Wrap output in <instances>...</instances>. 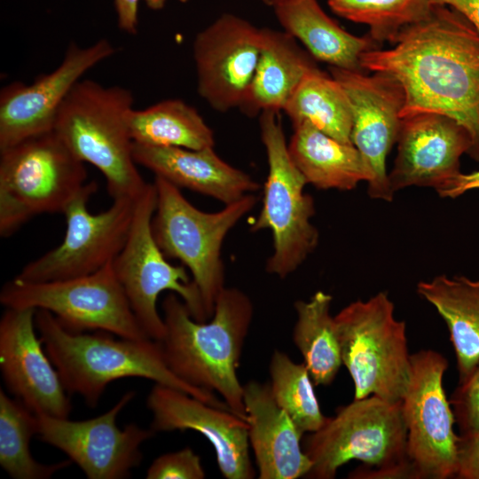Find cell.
I'll return each instance as SVG.
<instances>
[{
	"label": "cell",
	"mask_w": 479,
	"mask_h": 479,
	"mask_svg": "<svg viewBox=\"0 0 479 479\" xmlns=\"http://www.w3.org/2000/svg\"><path fill=\"white\" fill-rule=\"evenodd\" d=\"M137 165L178 188L214 198L224 205L257 192L261 185L250 175L220 158L214 147L188 149L133 143Z\"/></svg>",
	"instance_id": "cell-22"
},
{
	"label": "cell",
	"mask_w": 479,
	"mask_h": 479,
	"mask_svg": "<svg viewBox=\"0 0 479 479\" xmlns=\"http://www.w3.org/2000/svg\"><path fill=\"white\" fill-rule=\"evenodd\" d=\"M261 1H263L264 4L268 5H271L274 7L275 5L281 4L285 2L286 0H261Z\"/></svg>",
	"instance_id": "cell-40"
},
{
	"label": "cell",
	"mask_w": 479,
	"mask_h": 479,
	"mask_svg": "<svg viewBox=\"0 0 479 479\" xmlns=\"http://www.w3.org/2000/svg\"><path fill=\"white\" fill-rule=\"evenodd\" d=\"M262 44V28L224 13L199 32L192 56L200 96L216 111L240 107L253 81Z\"/></svg>",
	"instance_id": "cell-17"
},
{
	"label": "cell",
	"mask_w": 479,
	"mask_h": 479,
	"mask_svg": "<svg viewBox=\"0 0 479 479\" xmlns=\"http://www.w3.org/2000/svg\"><path fill=\"white\" fill-rule=\"evenodd\" d=\"M248 441L260 479L305 477L312 463L301 445L302 434L275 401L270 383L243 384Z\"/></svg>",
	"instance_id": "cell-21"
},
{
	"label": "cell",
	"mask_w": 479,
	"mask_h": 479,
	"mask_svg": "<svg viewBox=\"0 0 479 479\" xmlns=\"http://www.w3.org/2000/svg\"><path fill=\"white\" fill-rule=\"evenodd\" d=\"M143 1L146 4V5L150 9L156 11V10H161L164 6L167 0H143ZM179 1L182 3L186 2V0H179Z\"/></svg>",
	"instance_id": "cell-39"
},
{
	"label": "cell",
	"mask_w": 479,
	"mask_h": 479,
	"mask_svg": "<svg viewBox=\"0 0 479 479\" xmlns=\"http://www.w3.org/2000/svg\"><path fill=\"white\" fill-rule=\"evenodd\" d=\"M450 404L461 434L479 432V363L459 381Z\"/></svg>",
	"instance_id": "cell-33"
},
{
	"label": "cell",
	"mask_w": 479,
	"mask_h": 479,
	"mask_svg": "<svg viewBox=\"0 0 479 479\" xmlns=\"http://www.w3.org/2000/svg\"><path fill=\"white\" fill-rule=\"evenodd\" d=\"M98 185L86 183L62 214V242L27 263L16 276L29 282H47L94 273L112 263L123 247L132 224L137 200L116 199L106 210L92 214L87 204Z\"/></svg>",
	"instance_id": "cell-12"
},
{
	"label": "cell",
	"mask_w": 479,
	"mask_h": 479,
	"mask_svg": "<svg viewBox=\"0 0 479 479\" xmlns=\"http://www.w3.org/2000/svg\"><path fill=\"white\" fill-rule=\"evenodd\" d=\"M35 309L5 308L0 319V369L12 396L35 413L68 418L72 404L35 326Z\"/></svg>",
	"instance_id": "cell-18"
},
{
	"label": "cell",
	"mask_w": 479,
	"mask_h": 479,
	"mask_svg": "<svg viewBox=\"0 0 479 479\" xmlns=\"http://www.w3.org/2000/svg\"><path fill=\"white\" fill-rule=\"evenodd\" d=\"M135 396L127 391L106 412L83 420L35 413V436L64 452L88 479L128 478L142 462V444L155 434L135 423L118 427L119 413Z\"/></svg>",
	"instance_id": "cell-14"
},
{
	"label": "cell",
	"mask_w": 479,
	"mask_h": 479,
	"mask_svg": "<svg viewBox=\"0 0 479 479\" xmlns=\"http://www.w3.org/2000/svg\"><path fill=\"white\" fill-rule=\"evenodd\" d=\"M479 189V170L468 174L460 173L445 186L437 191L444 198H456L466 192Z\"/></svg>",
	"instance_id": "cell-37"
},
{
	"label": "cell",
	"mask_w": 479,
	"mask_h": 479,
	"mask_svg": "<svg viewBox=\"0 0 479 479\" xmlns=\"http://www.w3.org/2000/svg\"><path fill=\"white\" fill-rule=\"evenodd\" d=\"M337 15L369 27L377 43H393L408 25L425 19L432 5L428 0H327Z\"/></svg>",
	"instance_id": "cell-32"
},
{
	"label": "cell",
	"mask_w": 479,
	"mask_h": 479,
	"mask_svg": "<svg viewBox=\"0 0 479 479\" xmlns=\"http://www.w3.org/2000/svg\"><path fill=\"white\" fill-rule=\"evenodd\" d=\"M313 59L285 30L263 27L258 64L240 109L249 116L283 111L303 78L319 69Z\"/></svg>",
	"instance_id": "cell-23"
},
{
	"label": "cell",
	"mask_w": 479,
	"mask_h": 479,
	"mask_svg": "<svg viewBox=\"0 0 479 479\" xmlns=\"http://www.w3.org/2000/svg\"><path fill=\"white\" fill-rule=\"evenodd\" d=\"M131 91L82 79L61 105L53 130L82 162L105 177L113 200H137L148 183L133 157L129 117Z\"/></svg>",
	"instance_id": "cell-5"
},
{
	"label": "cell",
	"mask_w": 479,
	"mask_h": 479,
	"mask_svg": "<svg viewBox=\"0 0 479 479\" xmlns=\"http://www.w3.org/2000/svg\"><path fill=\"white\" fill-rule=\"evenodd\" d=\"M293 126L308 122L345 144H352V111L341 83L320 69L307 75L284 110Z\"/></svg>",
	"instance_id": "cell-29"
},
{
	"label": "cell",
	"mask_w": 479,
	"mask_h": 479,
	"mask_svg": "<svg viewBox=\"0 0 479 479\" xmlns=\"http://www.w3.org/2000/svg\"><path fill=\"white\" fill-rule=\"evenodd\" d=\"M447 359L432 349L411 355V375L402 399L407 455L415 479H447L458 471L459 436L443 379Z\"/></svg>",
	"instance_id": "cell-13"
},
{
	"label": "cell",
	"mask_w": 479,
	"mask_h": 479,
	"mask_svg": "<svg viewBox=\"0 0 479 479\" xmlns=\"http://www.w3.org/2000/svg\"><path fill=\"white\" fill-rule=\"evenodd\" d=\"M0 302L4 308L48 310L71 332L150 339L130 308L113 262L94 273L61 280L29 282L15 277L3 286Z\"/></svg>",
	"instance_id": "cell-11"
},
{
	"label": "cell",
	"mask_w": 479,
	"mask_h": 479,
	"mask_svg": "<svg viewBox=\"0 0 479 479\" xmlns=\"http://www.w3.org/2000/svg\"><path fill=\"white\" fill-rule=\"evenodd\" d=\"M200 457L190 447L157 457L145 473L146 479H203Z\"/></svg>",
	"instance_id": "cell-34"
},
{
	"label": "cell",
	"mask_w": 479,
	"mask_h": 479,
	"mask_svg": "<svg viewBox=\"0 0 479 479\" xmlns=\"http://www.w3.org/2000/svg\"><path fill=\"white\" fill-rule=\"evenodd\" d=\"M273 8L284 30L300 41L314 59L333 67L363 71L362 54L378 48L369 35L357 36L343 29L317 0H286Z\"/></svg>",
	"instance_id": "cell-24"
},
{
	"label": "cell",
	"mask_w": 479,
	"mask_h": 479,
	"mask_svg": "<svg viewBox=\"0 0 479 479\" xmlns=\"http://www.w3.org/2000/svg\"><path fill=\"white\" fill-rule=\"evenodd\" d=\"M156 208L152 218L155 241L167 258L179 260L198 287L208 319L225 287L221 248L229 232L255 208L248 193L216 212H204L188 201L180 188L154 177Z\"/></svg>",
	"instance_id": "cell-6"
},
{
	"label": "cell",
	"mask_w": 479,
	"mask_h": 479,
	"mask_svg": "<svg viewBox=\"0 0 479 479\" xmlns=\"http://www.w3.org/2000/svg\"><path fill=\"white\" fill-rule=\"evenodd\" d=\"M156 188L148 183L136 200L126 242L113 267L130 308L145 334L160 342L165 334L163 318L157 309L161 293L170 291L185 302L192 317L208 321L200 294L184 265H173L161 250L152 232Z\"/></svg>",
	"instance_id": "cell-10"
},
{
	"label": "cell",
	"mask_w": 479,
	"mask_h": 479,
	"mask_svg": "<svg viewBox=\"0 0 479 479\" xmlns=\"http://www.w3.org/2000/svg\"><path fill=\"white\" fill-rule=\"evenodd\" d=\"M342 365L355 387L354 399L370 396L402 402L411 375L406 325L394 315L387 292L357 300L334 316Z\"/></svg>",
	"instance_id": "cell-8"
},
{
	"label": "cell",
	"mask_w": 479,
	"mask_h": 479,
	"mask_svg": "<svg viewBox=\"0 0 479 479\" xmlns=\"http://www.w3.org/2000/svg\"><path fill=\"white\" fill-rule=\"evenodd\" d=\"M36 435L35 413L0 389V465L14 479H48L71 460L43 464L34 459L29 443Z\"/></svg>",
	"instance_id": "cell-30"
},
{
	"label": "cell",
	"mask_w": 479,
	"mask_h": 479,
	"mask_svg": "<svg viewBox=\"0 0 479 479\" xmlns=\"http://www.w3.org/2000/svg\"><path fill=\"white\" fill-rule=\"evenodd\" d=\"M303 451L312 463L307 478L333 479L354 459L368 468L353 472L352 478L415 479L401 402L375 396L354 399L306 437Z\"/></svg>",
	"instance_id": "cell-4"
},
{
	"label": "cell",
	"mask_w": 479,
	"mask_h": 479,
	"mask_svg": "<svg viewBox=\"0 0 479 479\" xmlns=\"http://www.w3.org/2000/svg\"><path fill=\"white\" fill-rule=\"evenodd\" d=\"M459 437L456 477L479 479V432L461 434Z\"/></svg>",
	"instance_id": "cell-35"
},
{
	"label": "cell",
	"mask_w": 479,
	"mask_h": 479,
	"mask_svg": "<svg viewBox=\"0 0 479 479\" xmlns=\"http://www.w3.org/2000/svg\"><path fill=\"white\" fill-rule=\"evenodd\" d=\"M278 113L263 111L259 118L268 174L262 208L250 231H271L272 253L266 261L265 270L285 279L315 250L319 232L311 223L314 200L304 192L307 182L289 153Z\"/></svg>",
	"instance_id": "cell-9"
},
{
	"label": "cell",
	"mask_w": 479,
	"mask_h": 479,
	"mask_svg": "<svg viewBox=\"0 0 479 479\" xmlns=\"http://www.w3.org/2000/svg\"><path fill=\"white\" fill-rule=\"evenodd\" d=\"M397 154L388 175L392 192L410 187L436 192L460 174V158L472 140L458 121L437 113H418L402 118Z\"/></svg>",
	"instance_id": "cell-20"
},
{
	"label": "cell",
	"mask_w": 479,
	"mask_h": 479,
	"mask_svg": "<svg viewBox=\"0 0 479 479\" xmlns=\"http://www.w3.org/2000/svg\"><path fill=\"white\" fill-rule=\"evenodd\" d=\"M143 0H114L120 29L127 34H136L138 25V7Z\"/></svg>",
	"instance_id": "cell-36"
},
{
	"label": "cell",
	"mask_w": 479,
	"mask_h": 479,
	"mask_svg": "<svg viewBox=\"0 0 479 479\" xmlns=\"http://www.w3.org/2000/svg\"><path fill=\"white\" fill-rule=\"evenodd\" d=\"M35 320L44 349L66 390L81 396L89 407L98 405L111 382L138 377L172 387L207 404L231 411L216 394L195 388L177 377L168 367L157 341L117 339L105 331L71 332L45 310H36Z\"/></svg>",
	"instance_id": "cell-3"
},
{
	"label": "cell",
	"mask_w": 479,
	"mask_h": 479,
	"mask_svg": "<svg viewBox=\"0 0 479 479\" xmlns=\"http://www.w3.org/2000/svg\"><path fill=\"white\" fill-rule=\"evenodd\" d=\"M431 5H448L459 12L479 32V0H428Z\"/></svg>",
	"instance_id": "cell-38"
},
{
	"label": "cell",
	"mask_w": 479,
	"mask_h": 479,
	"mask_svg": "<svg viewBox=\"0 0 479 479\" xmlns=\"http://www.w3.org/2000/svg\"><path fill=\"white\" fill-rule=\"evenodd\" d=\"M101 38L88 46L71 43L61 63L32 83L13 82L0 92V150L53 130L58 112L89 70L114 53Z\"/></svg>",
	"instance_id": "cell-15"
},
{
	"label": "cell",
	"mask_w": 479,
	"mask_h": 479,
	"mask_svg": "<svg viewBox=\"0 0 479 479\" xmlns=\"http://www.w3.org/2000/svg\"><path fill=\"white\" fill-rule=\"evenodd\" d=\"M133 143L188 149L214 147V132L192 106L181 99H166L129 117Z\"/></svg>",
	"instance_id": "cell-28"
},
{
	"label": "cell",
	"mask_w": 479,
	"mask_h": 479,
	"mask_svg": "<svg viewBox=\"0 0 479 479\" xmlns=\"http://www.w3.org/2000/svg\"><path fill=\"white\" fill-rule=\"evenodd\" d=\"M392 44L364 52L361 69L399 82L405 97L402 118L430 112L458 121L471 137L467 154L479 161V32L457 10L434 4Z\"/></svg>",
	"instance_id": "cell-1"
},
{
	"label": "cell",
	"mask_w": 479,
	"mask_h": 479,
	"mask_svg": "<svg viewBox=\"0 0 479 479\" xmlns=\"http://www.w3.org/2000/svg\"><path fill=\"white\" fill-rule=\"evenodd\" d=\"M161 308L165 334L158 342L169 370L183 381L217 394L245 420L238 369L253 321L251 299L239 288L225 287L208 322L195 320L172 292L165 296Z\"/></svg>",
	"instance_id": "cell-2"
},
{
	"label": "cell",
	"mask_w": 479,
	"mask_h": 479,
	"mask_svg": "<svg viewBox=\"0 0 479 479\" xmlns=\"http://www.w3.org/2000/svg\"><path fill=\"white\" fill-rule=\"evenodd\" d=\"M154 432L193 430L212 444L226 479H252L248 425L230 410L207 404L184 391L154 383L146 398Z\"/></svg>",
	"instance_id": "cell-19"
},
{
	"label": "cell",
	"mask_w": 479,
	"mask_h": 479,
	"mask_svg": "<svg viewBox=\"0 0 479 479\" xmlns=\"http://www.w3.org/2000/svg\"><path fill=\"white\" fill-rule=\"evenodd\" d=\"M416 291L445 322L464 379L479 363V278L438 275L420 281Z\"/></svg>",
	"instance_id": "cell-26"
},
{
	"label": "cell",
	"mask_w": 479,
	"mask_h": 479,
	"mask_svg": "<svg viewBox=\"0 0 479 479\" xmlns=\"http://www.w3.org/2000/svg\"><path fill=\"white\" fill-rule=\"evenodd\" d=\"M270 387L272 396L291 418L302 435L318 430L326 422L314 392V383L302 363L274 350L270 362Z\"/></svg>",
	"instance_id": "cell-31"
},
{
	"label": "cell",
	"mask_w": 479,
	"mask_h": 479,
	"mask_svg": "<svg viewBox=\"0 0 479 479\" xmlns=\"http://www.w3.org/2000/svg\"><path fill=\"white\" fill-rule=\"evenodd\" d=\"M332 301L331 294L317 291L308 301L294 302L293 342L316 386L331 384L342 365Z\"/></svg>",
	"instance_id": "cell-27"
},
{
	"label": "cell",
	"mask_w": 479,
	"mask_h": 479,
	"mask_svg": "<svg viewBox=\"0 0 479 479\" xmlns=\"http://www.w3.org/2000/svg\"><path fill=\"white\" fill-rule=\"evenodd\" d=\"M289 153L307 184L318 189L350 191L369 183L372 170L353 144H345L308 122L294 126Z\"/></svg>",
	"instance_id": "cell-25"
},
{
	"label": "cell",
	"mask_w": 479,
	"mask_h": 479,
	"mask_svg": "<svg viewBox=\"0 0 479 479\" xmlns=\"http://www.w3.org/2000/svg\"><path fill=\"white\" fill-rule=\"evenodd\" d=\"M84 164L54 130L0 150V235L37 215L63 213L86 184Z\"/></svg>",
	"instance_id": "cell-7"
},
{
	"label": "cell",
	"mask_w": 479,
	"mask_h": 479,
	"mask_svg": "<svg viewBox=\"0 0 479 479\" xmlns=\"http://www.w3.org/2000/svg\"><path fill=\"white\" fill-rule=\"evenodd\" d=\"M331 67V75L343 87L351 106V142L372 170L367 183L370 198L391 201L394 197L386 167L387 156L397 143L404 105V91L393 76Z\"/></svg>",
	"instance_id": "cell-16"
},
{
	"label": "cell",
	"mask_w": 479,
	"mask_h": 479,
	"mask_svg": "<svg viewBox=\"0 0 479 479\" xmlns=\"http://www.w3.org/2000/svg\"><path fill=\"white\" fill-rule=\"evenodd\" d=\"M187 1V0H186Z\"/></svg>",
	"instance_id": "cell-41"
}]
</instances>
